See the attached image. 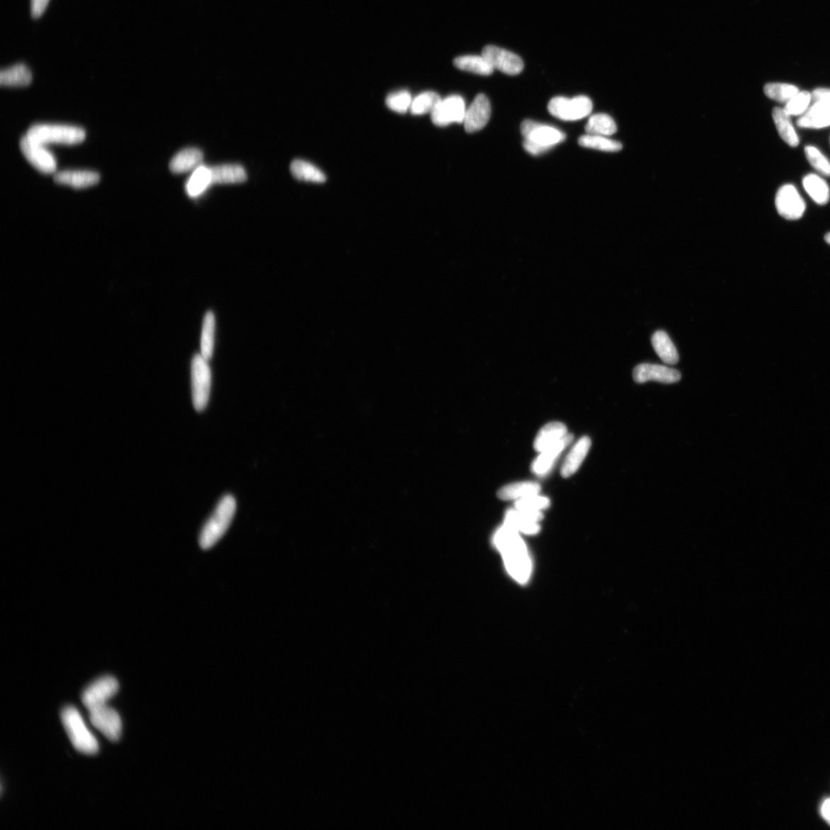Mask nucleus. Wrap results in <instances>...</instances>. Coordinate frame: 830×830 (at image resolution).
<instances>
[{"mask_svg":"<svg viewBox=\"0 0 830 830\" xmlns=\"http://www.w3.org/2000/svg\"><path fill=\"white\" fill-rule=\"evenodd\" d=\"M494 543L501 554L505 567L514 580L525 584L530 579L532 564L524 540L516 530L504 525L496 532Z\"/></svg>","mask_w":830,"mask_h":830,"instance_id":"nucleus-1","label":"nucleus"},{"mask_svg":"<svg viewBox=\"0 0 830 830\" xmlns=\"http://www.w3.org/2000/svg\"><path fill=\"white\" fill-rule=\"evenodd\" d=\"M236 511V499L232 495H225L203 528L200 545L203 550L211 548L227 533Z\"/></svg>","mask_w":830,"mask_h":830,"instance_id":"nucleus-2","label":"nucleus"},{"mask_svg":"<svg viewBox=\"0 0 830 830\" xmlns=\"http://www.w3.org/2000/svg\"><path fill=\"white\" fill-rule=\"evenodd\" d=\"M521 132L525 138V149L534 156L542 154L566 139L565 134L553 126L532 120L523 122Z\"/></svg>","mask_w":830,"mask_h":830,"instance_id":"nucleus-3","label":"nucleus"},{"mask_svg":"<svg viewBox=\"0 0 830 830\" xmlns=\"http://www.w3.org/2000/svg\"><path fill=\"white\" fill-rule=\"evenodd\" d=\"M62 722L72 744L79 752L85 754H95L98 751V744L95 737L86 727L82 716L74 707L63 709Z\"/></svg>","mask_w":830,"mask_h":830,"instance_id":"nucleus-4","label":"nucleus"},{"mask_svg":"<svg viewBox=\"0 0 830 830\" xmlns=\"http://www.w3.org/2000/svg\"><path fill=\"white\" fill-rule=\"evenodd\" d=\"M26 135L42 145L49 143L74 145L86 138L83 129L67 125L37 124L31 126Z\"/></svg>","mask_w":830,"mask_h":830,"instance_id":"nucleus-5","label":"nucleus"},{"mask_svg":"<svg viewBox=\"0 0 830 830\" xmlns=\"http://www.w3.org/2000/svg\"><path fill=\"white\" fill-rule=\"evenodd\" d=\"M208 363L201 354L194 356L192 360L193 402L198 411H203L210 399L212 373Z\"/></svg>","mask_w":830,"mask_h":830,"instance_id":"nucleus-6","label":"nucleus"},{"mask_svg":"<svg viewBox=\"0 0 830 830\" xmlns=\"http://www.w3.org/2000/svg\"><path fill=\"white\" fill-rule=\"evenodd\" d=\"M593 110L591 98L585 96L572 98L558 96L548 104V111L553 116L564 121L580 120L589 116Z\"/></svg>","mask_w":830,"mask_h":830,"instance_id":"nucleus-7","label":"nucleus"},{"mask_svg":"<svg viewBox=\"0 0 830 830\" xmlns=\"http://www.w3.org/2000/svg\"><path fill=\"white\" fill-rule=\"evenodd\" d=\"M119 690V683L113 676H106L90 684L82 694L84 705L89 712L106 705L108 700Z\"/></svg>","mask_w":830,"mask_h":830,"instance_id":"nucleus-8","label":"nucleus"},{"mask_svg":"<svg viewBox=\"0 0 830 830\" xmlns=\"http://www.w3.org/2000/svg\"><path fill=\"white\" fill-rule=\"evenodd\" d=\"M775 207L782 217L797 220L804 215L806 204L795 186L787 184L782 186L775 195Z\"/></svg>","mask_w":830,"mask_h":830,"instance_id":"nucleus-9","label":"nucleus"},{"mask_svg":"<svg viewBox=\"0 0 830 830\" xmlns=\"http://www.w3.org/2000/svg\"><path fill=\"white\" fill-rule=\"evenodd\" d=\"M465 113L464 98L457 95L450 96L441 99L434 111L431 113V120L440 127L455 123H463Z\"/></svg>","mask_w":830,"mask_h":830,"instance_id":"nucleus-10","label":"nucleus"},{"mask_svg":"<svg viewBox=\"0 0 830 830\" xmlns=\"http://www.w3.org/2000/svg\"><path fill=\"white\" fill-rule=\"evenodd\" d=\"M20 147L26 159L41 173L50 174L56 171L55 158L42 144L33 140L25 135L21 140Z\"/></svg>","mask_w":830,"mask_h":830,"instance_id":"nucleus-11","label":"nucleus"},{"mask_svg":"<svg viewBox=\"0 0 830 830\" xmlns=\"http://www.w3.org/2000/svg\"><path fill=\"white\" fill-rule=\"evenodd\" d=\"M482 56L488 60L494 69L510 76H516L524 69V62L517 54L495 47L487 46L482 50Z\"/></svg>","mask_w":830,"mask_h":830,"instance_id":"nucleus-12","label":"nucleus"},{"mask_svg":"<svg viewBox=\"0 0 830 830\" xmlns=\"http://www.w3.org/2000/svg\"><path fill=\"white\" fill-rule=\"evenodd\" d=\"M89 718L92 724L110 741H119L122 734V721L115 710L105 705L90 711Z\"/></svg>","mask_w":830,"mask_h":830,"instance_id":"nucleus-13","label":"nucleus"},{"mask_svg":"<svg viewBox=\"0 0 830 830\" xmlns=\"http://www.w3.org/2000/svg\"><path fill=\"white\" fill-rule=\"evenodd\" d=\"M491 114V103L484 94L477 95L465 113L464 125L465 131L473 133L482 130L488 124Z\"/></svg>","mask_w":830,"mask_h":830,"instance_id":"nucleus-14","label":"nucleus"},{"mask_svg":"<svg viewBox=\"0 0 830 830\" xmlns=\"http://www.w3.org/2000/svg\"><path fill=\"white\" fill-rule=\"evenodd\" d=\"M633 377L639 384L649 381L673 384L681 380V375L678 370L664 365L642 364L635 368Z\"/></svg>","mask_w":830,"mask_h":830,"instance_id":"nucleus-15","label":"nucleus"},{"mask_svg":"<svg viewBox=\"0 0 830 830\" xmlns=\"http://www.w3.org/2000/svg\"><path fill=\"white\" fill-rule=\"evenodd\" d=\"M542 518L543 513L541 511H521L516 508L507 512L504 525L516 530L519 533L536 535L540 529L538 523Z\"/></svg>","mask_w":830,"mask_h":830,"instance_id":"nucleus-16","label":"nucleus"},{"mask_svg":"<svg viewBox=\"0 0 830 830\" xmlns=\"http://www.w3.org/2000/svg\"><path fill=\"white\" fill-rule=\"evenodd\" d=\"M574 436L572 434H567L562 440L557 442L556 444L547 448L542 453H540V455L535 460V462L532 463L531 471L539 476L546 475L552 470L557 458L564 452V450L571 445Z\"/></svg>","mask_w":830,"mask_h":830,"instance_id":"nucleus-17","label":"nucleus"},{"mask_svg":"<svg viewBox=\"0 0 830 830\" xmlns=\"http://www.w3.org/2000/svg\"><path fill=\"white\" fill-rule=\"evenodd\" d=\"M101 176L95 171L86 170H67L59 171L54 176L57 183L81 188L93 186L99 182Z\"/></svg>","mask_w":830,"mask_h":830,"instance_id":"nucleus-18","label":"nucleus"},{"mask_svg":"<svg viewBox=\"0 0 830 830\" xmlns=\"http://www.w3.org/2000/svg\"><path fill=\"white\" fill-rule=\"evenodd\" d=\"M591 446V440L589 437H582L573 446L570 453L567 454L562 467V475L569 477L579 470L586 455L589 454Z\"/></svg>","mask_w":830,"mask_h":830,"instance_id":"nucleus-19","label":"nucleus"},{"mask_svg":"<svg viewBox=\"0 0 830 830\" xmlns=\"http://www.w3.org/2000/svg\"><path fill=\"white\" fill-rule=\"evenodd\" d=\"M808 110L797 120V125L805 129H823L830 125V112L825 106L813 102Z\"/></svg>","mask_w":830,"mask_h":830,"instance_id":"nucleus-20","label":"nucleus"},{"mask_svg":"<svg viewBox=\"0 0 830 830\" xmlns=\"http://www.w3.org/2000/svg\"><path fill=\"white\" fill-rule=\"evenodd\" d=\"M567 434V429L563 423L550 422L540 430L535 440V449L542 453L547 448L555 445Z\"/></svg>","mask_w":830,"mask_h":830,"instance_id":"nucleus-21","label":"nucleus"},{"mask_svg":"<svg viewBox=\"0 0 830 830\" xmlns=\"http://www.w3.org/2000/svg\"><path fill=\"white\" fill-rule=\"evenodd\" d=\"M203 159V152L197 148H188L179 152L171 160L169 169L174 174H183L196 169Z\"/></svg>","mask_w":830,"mask_h":830,"instance_id":"nucleus-22","label":"nucleus"},{"mask_svg":"<svg viewBox=\"0 0 830 830\" xmlns=\"http://www.w3.org/2000/svg\"><path fill=\"white\" fill-rule=\"evenodd\" d=\"M212 185L236 184L246 181V170L239 165H222L210 168Z\"/></svg>","mask_w":830,"mask_h":830,"instance_id":"nucleus-23","label":"nucleus"},{"mask_svg":"<svg viewBox=\"0 0 830 830\" xmlns=\"http://www.w3.org/2000/svg\"><path fill=\"white\" fill-rule=\"evenodd\" d=\"M790 117L783 108L775 107L773 110V119L780 137L790 147H797L799 145L800 140L795 129H794Z\"/></svg>","mask_w":830,"mask_h":830,"instance_id":"nucleus-24","label":"nucleus"},{"mask_svg":"<svg viewBox=\"0 0 830 830\" xmlns=\"http://www.w3.org/2000/svg\"><path fill=\"white\" fill-rule=\"evenodd\" d=\"M652 342L656 353L664 363L675 365L678 363L679 355L678 351H676L673 341L665 331H656L652 336Z\"/></svg>","mask_w":830,"mask_h":830,"instance_id":"nucleus-25","label":"nucleus"},{"mask_svg":"<svg viewBox=\"0 0 830 830\" xmlns=\"http://www.w3.org/2000/svg\"><path fill=\"white\" fill-rule=\"evenodd\" d=\"M32 79L30 70L23 63L3 69L0 73V84L4 86H26L31 84Z\"/></svg>","mask_w":830,"mask_h":830,"instance_id":"nucleus-26","label":"nucleus"},{"mask_svg":"<svg viewBox=\"0 0 830 830\" xmlns=\"http://www.w3.org/2000/svg\"><path fill=\"white\" fill-rule=\"evenodd\" d=\"M802 186L819 205H825L830 200V188L825 180L817 174H808L802 179Z\"/></svg>","mask_w":830,"mask_h":830,"instance_id":"nucleus-27","label":"nucleus"},{"mask_svg":"<svg viewBox=\"0 0 830 830\" xmlns=\"http://www.w3.org/2000/svg\"><path fill=\"white\" fill-rule=\"evenodd\" d=\"M540 485L536 482H516L503 487L498 492L499 498L504 501L519 500L528 496L538 494Z\"/></svg>","mask_w":830,"mask_h":830,"instance_id":"nucleus-28","label":"nucleus"},{"mask_svg":"<svg viewBox=\"0 0 830 830\" xmlns=\"http://www.w3.org/2000/svg\"><path fill=\"white\" fill-rule=\"evenodd\" d=\"M454 65L459 69L482 76H490L494 69L484 56L465 55L457 57Z\"/></svg>","mask_w":830,"mask_h":830,"instance_id":"nucleus-29","label":"nucleus"},{"mask_svg":"<svg viewBox=\"0 0 830 830\" xmlns=\"http://www.w3.org/2000/svg\"><path fill=\"white\" fill-rule=\"evenodd\" d=\"M292 174L301 181L322 183L326 181V176L322 171L304 160L297 159L291 165Z\"/></svg>","mask_w":830,"mask_h":830,"instance_id":"nucleus-30","label":"nucleus"},{"mask_svg":"<svg viewBox=\"0 0 830 830\" xmlns=\"http://www.w3.org/2000/svg\"><path fill=\"white\" fill-rule=\"evenodd\" d=\"M617 125L611 117L607 114L598 113L590 117L585 126V131L589 135H602L610 137L617 132Z\"/></svg>","mask_w":830,"mask_h":830,"instance_id":"nucleus-31","label":"nucleus"},{"mask_svg":"<svg viewBox=\"0 0 830 830\" xmlns=\"http://www.w3.org/2000/svg\"><path fill=\"white\" fill-rule=\"evenodd\" d=\"M215 318L212 312H208L205 314L201 334V355L206 360H210L214 351L215 346Z\"/></svg>","mask_w":830,"mask_h":830,"instance_id":"nucleus-32","label":"nucleus"},{"mask_svg":"<svg viewBox=\"0 0 830 830\" xmlns=\"http://www.w3.org/2000/svg\"><path fill=\"white\" fill-rule=\"evenodd\" d=\"M212 185L211 171L205 166H198L189 178L186 184V192L191 197L202 195Z\"/></svg>","mask_w":830,"mask_h":830,"instance_id":"nucleus-33","label":"nucleus"},{"mask_svg":"<svg viewBox=\"0 0 830 830\" xmlns=\"http://www.w3.org/2000/svg\"><path fill=\"white\" fill-rule=\"evenodd\" d=\"M579 145L589 149L608 152H616L622 149L621 143L608 139L602 135H582L579 139Z\"/></svg>","mask_w":830,"mask_h":830,"instance_id":"nucleus-34","label":"nucleus"},{"mask_svg":"<svg viewBox=\"0 0 830 830\" xmlns=\"http://www.w3.org/2000/svg\"><path fill=\"white\" fill-rule=\"evenodd\" d=\"M763 90L765 95L773 101L785 103L800 92L796 86L781 83L766 84Z\"/></svg>","mask_w":830,"mask_h":830,"instance_id":"nucleus-35","label":"nucleus"},{"mask_svg":"<svg viewBox=\"0 0 830 830\" xmlns=\"http://www.w3.org/2000/svg\"><path fill=\"white\" fill-rule=\"evenodd\" d=\"M441 98L435 92L420 94L412 101L410 110L413 115H423L434 111Z\"/></svg>","mask_w":830,"mask_h":830,"instance_id":"nucleus-36","label":"nucleus"},{"mask_svg":"<svg viewBox=\"0 0 830 830\" xmlns=\"http://www.w3.org/2000/svg\"><path fill=\"white\" fill-rule=\"evenodd\" d=\"M813 102V96L808 91H800L785 105L783 109L790 116L804 115Z\"/></svg>","mask_w":830,"mask_h":830,"instance_id":"nucleus-37","label":"nucleus"},{"mask_svg":"<svg viewBox=\"0 0 830 830\" xmlns=\"http://www.w3.org/2000/svg\"><path fill=\"white\" fill-rule=\"evenodd\" d=\"M806 157L812 166L821 174L830 176V161L818 149L808 146L805 148Z\"/></svg>","mask_w":830,"mask_h":830,"instance_id":"nucleus-38","label":"nucleus"},{"mask_svg":"<svg viewBox=\"0 0 830 830\" xmlns=\"http://www.w3.org/2000/svg\"><path fill=\"white\" fill-rule=\"evenodd\" d=\"M550 504V502L547 498L540 496L538 494L517 500L516 508L521 511H541L549 508Z\"/></svg>","mask_w":830,"mask_h":830,"instance_id":"nucleus-39","label":"nucleus"},{"mask_svg":"<svg viewBox=\"0 0 830 830\" xmlns=\"http://www.w3.org/2000/svg\"><path fill=\"white\" fill-rule=\"evenodd\" d=\"M412 98L408 91H399L390 94L386 98L387 106L392 111L404 113L411 107Z\"/></svg>","mask_w":830,"mask_h":830,"instance_id":"nucleus-40","label":"nucleus"},{"mask_svg":"<svg viewBox=\"0 0 830 830\" xmlns=\"http://www.w3.org/2000/svg\"><path fill=\"white\" fill-rule=\"evenodd\" d=\"M813 102L822 104L830 112V89L818 88L812 93Z\"/></svg>","mask_w":830,"mask_h":830,"instance_id":"nucleus-41","label":"nucleus"},{"mask_svg":"<svg viewBox=\"0 0 830 830\" xmlns=\"http://www.w3.org/2000/svg\"><path fill=\"white\" fill-rule=\"evenodd\" d=\"M50 0H31V14L38 19L46 11Z\"/></svg>","mask_w":830,"mask_h":830,"instance_id":"nucleus-42","label":"nucleus"},{"mask_svg":"<svg viewBox=\"0 0 830 830\" xmlns=\"http://www.w3.org/2000/svg\"><path fill=\"white\" fill-rule=\"evenodd\" d=\"M821 811H822V814H823L824 818L830 824V799L826 800L824 802V805L822 806V809H821Z\"/></svg>","mask_w":830,"mask_h":830,"instance_id":"nucleus-43","label":"nucleus"},{"mask_svg":"<svg viewBox=\"0 0 830 830\" xmlns=\"http://www.w3.org/2000/svg\"><path fill=\"white\" fill-rule=\"evenodd\" d=\"M825 240L828 243V244L830 245V232L826 234V236L825 237Z\"/></svg>","mask_w":830,"mask_h":830,"instance_id":"nucleus-44","label":"nucleus"}]
</instances>
